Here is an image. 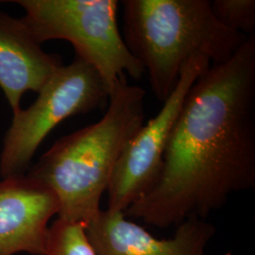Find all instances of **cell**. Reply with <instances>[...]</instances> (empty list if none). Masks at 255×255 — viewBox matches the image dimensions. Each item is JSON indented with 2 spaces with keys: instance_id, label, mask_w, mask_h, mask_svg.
<instances>
[{
  "instance_id": "cell-9",
  "label": "cell",
  "mask_w": 255,
  "mask_h": 255,
  "mask_svg": "<svg viewBox=\"0 0 255 255\" xmlns=\"http://www.w3.org/2000/svg\"><path fill=\"white\" fill-rule=\"evenodd\" d=\"M62 65L58 56L47 54L22 18L0 12V87L16 114L22 96L39 92Z\"/></svg>"
},
{
  "instance_id": "cell-11",
  "label": "cell",
  "mask_w": 255,
  "mask_h": 255,
  "mask_svg": "<svg viewBox=\"0 0 255 255\" xmlns=\"http://www.w3.org/2000/svg\"><path fill=\"white\" fill-rule=\"evenodd\" d=\"M210 6L223 27L245 36L255 34V0H214Z\"/></svg>"
},
{
  "instance_id": "cell-10",
  "label": "cell",
  "mask_w": 255,
  "mask_h": 255,
  "mask_svg": "<svg viewBox=\"0 0 255 255\" xmlns=\"http://www.w3.org/2000/svg\"><path fill=\"white\" fill-rule=\"evenodd\" d=\"M46 255H96L84 226L61 219L48 228Z\"/></svg>"
},
{
  "instance_id": "cell-4",
  "label": "cell",
  "mask_w": 255,
  "mask_h": 255,
  "mask_svg": "<svg viewBox=\"0 0 255 255\" xmlns=\"http://www.w3.org/2000/svg\"><path fill=\"white\" fill-rule=\"evenodd\" d=\"M22 18L38 44L65 40L77 57L92 65L111 93L128 74L140 80L142 65L128 49L119 31L117 0H17Z\"/></svg>"
},
{
  "instance_id": "cell-1",
  "label": "cell",
  "mask_w": 255,
  "mask_h": 255,
  "mask_svg": "<svg viewBox=\"0 0 255 255\" xmlns=\"http://www.w3.org/2000/svg\"><path fill=\"white\" fill-rule=\"evenodd\" d=\"M255 187V34L211 65L182 104L153 187L124 213L167 228Z\"/></svg>"
},
{
  "instance_id": "cell-12",
  "label": "cell",
  "mask_w": 255,
  "mask_h": 255,
  "mask_svg": "<svg viewBox=\"0 0 255 255\" xmlns=\"http://www.w3.org/2000/svg\"><path fill=\"white\" fill-rule=\"evenodd\" d=\"M2 2H3V1H0V3H2Z\"/></svg>"
},
{
  "instance_id": "cell-5",
  "label": "cell",
  "mask_w": 255,
  "mask_h": 255,
  "mask_svg": "<svg viewBox=\"0 0 255 255\" xmlns=\"http://www.w3.org/2000/svg\"><path fill=\"white\" fill-rule=\"evenodd\" d=\"M38 93L27 109L14 114L7 131L0 156L3 179L23 175L42 142L64 119L94 111L109 99L100 74L79 57L62 64Z\"/></svg>"
},
{
  "instance_id": "cell-3",
  "label": "cell",
  "mask_w": 255,
  "mask_h": 255,
  "mask_svg": "<svg viewBox=\"0 0 255 255\" xmlns=\"http://www.w3.org/2000/svg\"><path fill=\"white\" fill-rule=\"evenodd\" d=\"M123 40L149 78L155 97L164 102L195 56L212 65L228 62L246 42L223 27L209 0H124Z\"/></svg>"
},
{
  "instance_id": "cell-2",
  "label": "cell",
  "mask_w": 255,
  "mask_h": 255,
  "mask_svg": "<svg viewBox=\"0 0 255 255\" xmlns=\"http://www.w3.org/2000/svg\"><path fill=\"white\" fill-rule=\"evenodd\" d=\"M145 98L122 77L103 118L57 141L27 175L56 195L58 219L85 227L99 215L120 156L145 124Z\"/></svg>"
},
{
  "instance_id": "cell-8",
  "label": "cell",
  "mask_w": 255,
  "mask_h": 255,
  "mask_svg": "<svg viewBox=\"0 0 255 255\" xmlns=\"http://www.w3.org/2000/svg\"><path fill=\"white\" fill-rule=\"evenodd\" d=\"M59 201L46 185L29 176L0 182V255L20 252L46 255L48 221L58 214Z\"/></svg>"
},
{
  "instance_id": "cell-7",
  "label": "cell",
  "mask_w": 255,
  "mask_h": 255,
  "mask_svg": "<svg viewBox=\"0 0 255 255\" xmlns=\"http://www.w3.org/2000/svg\"><path fill=\"white\" fill-rule=\"evenodd\" d=\"M119 211L101 210L85 227L96 255H204L216 233L205 219L192 217L177 226L171 238L160 239Z\"/></svg>"
},
{
  "instance_id": "cell-6",
  "label": "cell",
  "mask_w": 255,
  "mask_h": 255,
  "mask_svg": "<svg viewBox=\"0 0 255 255\" xmlns=\"http://www.w3.org/2000/svg\"><path fill=\"white\" fill-rule=\"evenodd\" d=\"M210 66L206 57L191 58L182 69L173 91L163 102L162 109L129 141L106 190L107 209L125 213L153 187L161 173L164 152L187 93Z\"/></svg>"
}]
</instances>
